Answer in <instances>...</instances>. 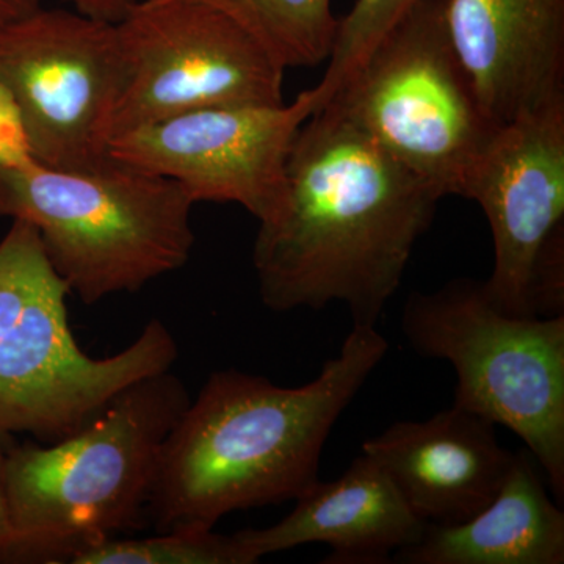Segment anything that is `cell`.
Here are the masks:
<instances>
[{"mask_svg": "<svg viewBox=\"0 0 564 564\" xmlns=\"http://www.w3.org/2000/svg\"><path fill=\"white\" fill-rule=\"evenodd\" d=\"M195 204L180 182L111 158L85 172L0 166V220L35 226L55 272L88 306L182 269Z\"/></svg>", "mask_w": 564, "mask_h": 564, "instance_id": "4", "label": "cell"}, {"mask_svg": "<svg viewBox=\"0 0 564 564\" xmlns=\"http://www.w3.org/2000/svg\"><path fill=\"white\" fill-rule=\"evenodd\" d=\"M3 448H2V443H0V466H2V459H3Z\"/></svg>", "mask_w": 564, "mask_h": 564, "instance_id": "24", "label": "cell"}, {"mask_svg": "<svg viewBox=\"0 0 564 564\" xmlns=\"http://www.w3.org/2000/svg\"><path fill=\"white\" fill-rule=\"evenodd\" d=\"M124 87L110 140L187 111L280 106L284 73L254 36L196 0H135L117 22Z\"/></svg>", "mask_w": 564, "mask_h": 564, "instance_id": "8", "label": "cell"}, {"mask_svg": "<svg viewBox=\"0 0 564 564\" xmlns=\"http://www.w3.org/2000/svg\"><path fill=\"white\" fill-rule=\"evenodd\" d=\"M402 329L415 352L454 367L456 406L521 437L563 502L564 315L505 313L485 281L459 278L413 293Z\"/></svg>", "mask_w": 564, "mask_h": 564, "instance_id": "6", "label": "cell"}, {"mask_svg": "<svg viewBox=\"0 0 564 564\" xmlns=\"http://www.w3.org/2000/svg\"><path fill=\"white\" fill-rule=\"evenodd\" d=\"M352 325L339 355L299 388L217 370L174 425L148 502L159 533L214 530L226 514L296 500L318 481L333 426L388 355Z\"/></svg>", "mask_w": 564, "mask_h": 564, "instance_id": "2", "label": "cell"}, {"mask_svg": "<svg viewBox=\"0 0 564 564\" xmlns=\"http://www.w3.org/2000/svg\"><path fill=\"white\" fill-rule=\"evenodd\" d=\"M70 564H254L258 560L234 534L158 533L150 538H106L70 554Z\"/></svg>", "mask_w": 564, "mask_h": 564, "instance_id": "17", "label": "cell"}, {"mask_svg": "<svg viewBox=\"0 0 564 564\" xmlns=\"http://www.w3.org/2000/svg\"><path fill=\"white\" fill-rule=\"evenodd\" d=\"M65 2L70 3L74 10L93 18V20L117 24L124 18L135 0H65Z\"/></svg>", "mask_w": 564, "mask_h": 564, "instance_id": "21", "label": "cell"}, {"mask_svg": "<svg viewBox=\"0 0 564 564\" xmlns=\"http://www.w3.org/2000/svg\"><path fill=\"white\" fill-rule=\"evenodd\" d=\"M443 198L336 111L315 110L293 141L280 203L259 221L262 303L274 313L340 303L352 325L377 326Z\"/></svg>", "mask_w": 564, "mask_h": 564, "instance_id": "1", "label": "cell"}, {"mask_svg": "<svg viewBox=\"0 0 564 564\" xmlns=\"http://www.w3.org/2000/svg\"><path fill=\"white\" fill-rule=\"evenodd\" d=\"M35 161L20 107L9 88L0 82V166Z\"/></svg>", "mask_w": 564, "mask_h": 564, "instance_id": "20", "label": "cell"}, {"mask_svg": "<svg viewBox=\"0 0 564 564\" xmlns=\"http://www.w3.org/2000/svg\"><path fill=\"white\" fill-rule=\"evenodd\" d=\"M68 295L35 226L13 220L0 240V443L31 434L51 444L79 432L122 389L172 370L180 356L152 318L124 350L93 358L70 332Z\"/></svg>", "mask_w": 564, "mask_h": 564, "instance_id": "5", "label": "cell"}, {"mask_svg": "<svg viewBox=\"0 0 564 564\" xmlns=\"http://www.w3.org/2000/svg\"><path fill=\"white\" fill-rule=\"evenodd\" d=\"M13 541V530H11L9 513H7L6 500L0 491V552L6 551Z\"/></svg>", "mask_w": 564, "mask_h": 564, "instance_id": "23", "label": "cell"}, {"mask_svg": "<svg viewBox=\"0 0 564 564\" xmlns=\"http://www.w3.org/2000/svg\"><path fill=\"white\" fill-rule=\"evenodd\" d=\"M459 196L477 203L491 228L494 267L485 282L494 303L533 317V262L564 223V98L497 126Z\"/></svg>", "mask_w": 564, "mask_h": 564, "instance_id": "11", "label": "cell"}, {"mask_svg": "<svg viewBox=\"0 0 564 564\" xmlns=\"http://www.w3.org/2000/svg\"><path fill=\"white\" fill-rule=\"evenodd\" d=\"M529 310L533 317L564 315V223L552 231L534 259Z\"/></svg>", "mask_w": 564, "mask_h": 564, "instance_id": "19", "label": "cell"}, {"mask_svg": "<svg viewBox=\"0 0 564 564\" xmlns=\"http://www.w3.org/2000/svg\"><path fill=\"white\" fill-rule=\"evenodd\" d=\"M318 106L314 87L292 104L187 111L115 137L109 155L180 182L195 203H236L262 221L280 203L293 141Z\"/></svg>", "mask_w": 564, "mask_h": 564, "instance_id": "10", "label": "cell"}, {"mask_svg": "<svg viewBox=\"0 0 564 564\" xmlns=\"http://www.w3.org/2000/svg\"><path fill=\"white\" fill-rule=\"evenodd\" d=\"M236 21L282 68L328 61L339 20L332 0H196Z\"/></svg>", "mask_w": 564, "mask_h": 564, "instance_id": "16", "label": "cell"}, {"mask_svg": "<svg viewBox=\"0 0 564 564\" xmlns=\"http://www.w3.org/2000/svg\"><path fill=\"white\" fill-rule=\"evenodd\" d=\"M191 402L165 370L122 389L79 432L3 452L13 541L0 563H66L84 545L140 529L163 447Z\"/></svg>", "mask_w": 564, "mask_h": 564, "instance_id": "3", "label": "cell"}, {"mask_svg": "<svg viewBox=\"0 0 564 564\" xmlns=\"http://www.w3.org/2000/svg\"><path fill=\"white\" fill-rule=\"evenodd\" d=\"M388 473L426 525L462 524L492 502L510 474L496 425L454 406L425 419L402 421L362 444Z\"/></svg>", "mask_w": 564, "mask_h": 564, "instance_id": "13", "label": "cell"}, {"mask_svg": "<svg viewBox=\"0 0 564 564\" xmlns=\"http://www.w3.org/2000/svg\"><path fill=\"white\" fill-rule=\"evenodd\" d=\"M417 0H356L351 10L339 20L328 68L315 87L321 96V107L352 65Z\"/></svg>", "mask_w": 564, "mask_h": 564, "instance_id": "18", "label": "cell"}, {"mask_svg": "<svg viewBox=\"0 0 564 564\" xmlns=\"http://www.w3.org/2000/svg\"><path fill=\"white\" fill-rule=\"evenodd\" d=\"M292 513L265 529L234 533L256 560L306 544L332 549L325 564H386L422 540L425 522L413 513L372 456L355 458L343 477L318 480Z\"/></svg>", "mask_w": 564, "mask_h": 564, "instance_id": "14", "label": "cell"}, {"mask_svg": "<svg viewBox=\"0 0 564 564\" xmlns=\"http://www.w3.org/2000/svg\"><path fill=\"white\" fill-rule=\"evenodd\" d=\"M445 22L494 124L564 98V0H445Z\"/></svg>", "mask_w": 564, "mask_h": 564, "instance_id": "12", "label": "cell"}, {"mask_svg": "<svg viewBox=\"0 0 564 564\" xmlns=\"http://www.w3.org/2000/svg\"><path fill=\"white\" fill-rule=\"evenodd\" d=\"M41 9V0H0V25Z\"/></svg>", "mask_w": 564, "mask_h": 564, "instance_id": "22", "label": "cell"}, {"mask_svg": "<svg viewBox=\"0 0 564 564\" xmlns=\"http://www.w3.org/2000/svg\"><path fill=\"white\" fill-rule=\"evenodd\" d=\"M322 107L351 122L443 196H459L497 129L456 55L445 0H417L404 11Z\"/></svg>", "mask_w": 564, "mask_h": 564, "instance_id": "7", "label": "cell"}, {"mask_svg": "<svg viewBox=\"0 0 564 564\" xmlns=\"http://www.w3.org/2000/svg\"><path fill=\"white\" fill-rule=\"evenodd\" d=\"M0 82L20 107L36 162L85 172L109 161L111 117L124 87L117 25L43 7L7 22Z\"/></svg>", "mask_w": 564, "mask_h": 564, "instance_id": "9", "label": "cell"}, {"mask_svg": "<svg viewBox=\"0 0 564 564\" xmlns=\"http://www.w3.org/2000/svg\"><path fill=\"white\" fill-rule=\"evenodd\" d=\"M404 564H563L564 513L536 459L514 452L492 502L455 525H429L417 544L393 555Z\"/></svg>", "mask_w": 564, "mask_h": 564, "instance_id": "15", "label": "cell"}]
</instances>
